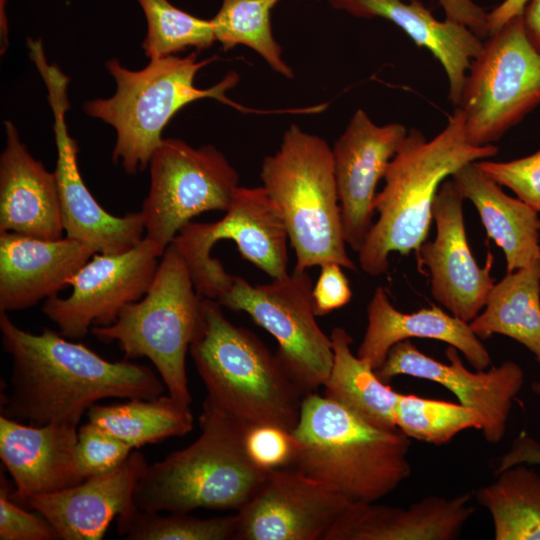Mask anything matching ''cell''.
I'll return each mask as SVG.
<instances>
[{"label":"cell","instance_id":"cell-1","mask_svg":"<svg viewBox=\"0 0 540 540\" xmlns=\"http://www.w3.org/2000/svg\"><path fill=\"white\" fill-rule=\"evenodd\" d=\"M0 332L12 362L9 390L1 395V415L7 418L78 427L100 400L152 399L166 390L146 365L106 360L48 328L38 334L25 331L5 312H0Z\"/></svg>","mask_w":540,"mask_h":540},{"label":"cell","instance_id":"cell-2","mask_svg":"<svg viewBox=\"0 0 540 540\" xmlns=\"http://www.w3.org/2000/svg\"><path fill=\"white\" fill-rule=\"evenodd\" d=\"M497 153L494 144L477 146L469 141L459 107L432 139L417 129L408 130L388 165L384 187L375 196L378 219L358 251L361 269L379 276L389 269L391 253L416 252L428 236L441 184L464 165Z\"/></svg>","mask_w":540,"mask_h":540},{"label":"cell","instance_id":"cell-3","mask_svg":"<svg viewBox=\"0 0 540 540\" xmlns=\"http://www.w3.org/2000/svg\"><path fill=\"white\" fill-rule=\"evenodd\" d=\"M292 435L289 467L351 502H376L411 474L409 437L398 428L374 426L316 392L303 397Z\"/></svg>","mask_w":540,"mask_h":540},{"label":"cell","instance_id":"cell-4","mask_svg":"<svg viewBox=\"0 0 540 540\" xmlns=\"http://www.w3.org/2000/svg\"><path fill=\"white\" fill-rule=\"evenodd\" d=\"M199 424L201 433L193 443L148 465L133 495L138 509L238 511L257 491L268 471L259 468L247 453L245 436L250 426L208 398Z\"/></svg>","mask_w":540,"mask_h":540},{"label":"cell","instance_id":"cell-5","mask_svg":"<svg viewBox=\"0 0 540 540\" xmlns=\"http://www.w3.org/2000/svg\"><path fill=\"white\" fill-rule=\"evenodd\" d=\"M222 308L217 300L203 298L201 323L189 348L206 398L245 425L292 431L303 393L276 353L229 321Z\"/></svg>","mask_w":540,"mask_h":540},{"label":"cell","instance_id":"cell-6","mask_svg":"<svg viewBox=\"0 0 540 540\" xmlns=\"http://www.w3.org/2000/svg\"><path fill=\"white\" fill-rule=\"evenodd\" d=\"M216 58L199 60L198 53L192 52L184 57L174 55L150 60L140 70L124 67L117 58L106 62L116 90L108 98L86 101L83 111L115 130L112 153L115 164L130 175L145 169L161 144L162 132L169 121L194 101L212 98L244 111V107L226 96L239 80L237 73H228L209 88L195 86L197 73Z\"/></svg>","mask_w":540,"mask_h":540},{"label":"cell","instance_id":"cell-7","mask_svg":"<svg viewBox=\"0 0 540 540\" xmlns=\"http://www.w3.org/2000/svg\"><path fill=\"white\" fill-rule=\"evenodd\" d=\"M260 178L285 222L293 271L326 262L356 271L346 249L332 148L323 138L291 124L279 149L264 158Z\"/></svg>","mask_w":540,"mask_h":540},{"label":"cell","instance_id":"cell-8","mask_svg":"<svg viewBox=\"0 0 540 540\" xmlns=\"http://www.w3.org/2000/svg\"><path fill=\"white\" fill-rule=\"evenodd\" d=\"M203 297L196 291L189 268L172 242L164 251L146 294L127 305L108 326H93L100 341H116L125 360L148 358L168 395L190 406L186 354L202 319Z\"/></svg>","mask_w":540,"mask_h":540},{"label":"cell","instance_id":"cell-9","mask_svg":"<svg viewBox=\"0 0 540 540\" xmlns=\"http://www.w3.org/2000/svg\"><path fill=\"white\" fill-rule=\"evenodd\" d=\"M540 104V53L522 14L488 36L468 70L459 107L468 139L494 144Z\"/></svg>","mask_w":540,"mask_h":540},{"label":"cell","instance_id":"cell-10","mask_svg":"<svg viewBox=\"0 0 540 540\" xmlns=\"http://www.w3.org/2000/svg\"><path fill=\"white\" fill-rule=\"evenodd\" d=\"M220 240H232L243 259L271 279L288 274L289 236L283 217L263 186H239L225 215L215 222H188L173 243L185 260L195 289L217 300L233 280L211 256Z\"/></svg>","mask_w":540,"mask_h":540},{"label":"cell","instance_id":"cell-11","mask_svg":"<svg viewBox=\"0 0 540 540\" xmlns=\"http://www.w3.org/2000/svg\"><path fill=\"white\" fill-rule=\"evenodd\" d=\"M312 288L307 271L258 285L234 275L217 299L224 308L248 314L275 338L276 355L304 396L324 385L333 364L330 335L317 323Z\"/></svg>","mask_w":540,"mask_h":540},{"label":"cell","instance_id":"cell-12","mask_svg":"<svg viewBox=\"0 0 540 540\" xmlns=\"http://www.w3.org/2000/svg\"><path fill=\"white\" fill-rule=\"evenodd\" d=\"M148 166L150 187L140 213L145 237L163 252L194 217L225 212L239 187L238 172L213 145L195 148L163 138Z\"/></svg>","mask_w":540,"mask_h":540},{"label":"cell","instance_id":"cell-13","mask_svg":"<svg viewBox=\"0 0 540 540\" xmlns=\"http://www.w3.org/2000/svg\"><path fill=\"white\" fill-rule=\"evenodd\" d=\"M27 47L47 88L53 114L57 148L54 173L66 237L88 245L95 253H120L134 247L145 237L141 213L132 212L120 217L110 214L96 201L82 179L77 141L69 134L66 123L70 108L69 77L58 66L48 63L41 40L29 38Z\"/></svg>","mask_w":540,"mask_h":540},{"label":"cell","instance_id":"cell-14","mask_svg":"<svg viewBox=\"0 0 540 540\" xmlns=\"http://www.w3.org/2000/svg\"><path fill=\"white\" fill-rule=\"evenodd\" d=\"M163 253L146 237L120 253H95L70 279L71 294L48 298L42 312L69 339L85 337L93 326L111 325L146 294Z\"/></svg>","mask_w":540,"mask_h":540},{"label":"cell","instance_id":"cell-15","mask_svg":"<svg viewBox=\"0 0 540 540\" xmlns=\"http://www.w3.org/2000/svg\"><path fill=\"white\" fill-rule=\"evenodd\" d=\"M350 502L293 468L269 470L236 513L235 540H324Z\"/></svg>","mask_w":540,"mask_h":540},{"label":"cell","instance_id":"cell-16","mask_svg":"<svg viewBox=\"0 0 540 540\" xmlns=\"http://www.w3.org/2000/svg\"><path fill=\"white\" fill-rule=\"evenodd\" d=\"M448 364L422 353L409 339L395 344L379 369L385 383L400 375L426 379L452 392L459 403L477 411L482 434L489 443H499L506 434L513 400L524 385V371L514 361H505L487 371L468 370L458 350L448 345Z\"/></svg>","mask_w":540,"mask_h":540},{"label":"cell","instance_id":"cell-17","mask_svg":"<svg viewBox=\"0 0 540 540\" xmlns=\"http://www.w3.org/2000/svg\"><path fill=\"white\" fill-rule=\"evenodd\" d=\"M464 197L453 179L440 186L433 204L436 236L416 251L419 268L430 274L431 292L455 317L470 323L484 308L494 285L490 275L493 257L484 267L475 260L466 236Z\"/></svg>","mask_w":540,"mask_h":540},{"label":"cell","instance_id":"cell-18","mask_svg":"<svg viewBox=\"0 0 540 540\" xmlns=\"http://www.w3.org/2000/svg\"><path fill=\"white\" fill-rule=\"evenodd\" d=\"M407 132L397 122L378 125L357 109L332 148L344 236L354 251L373 225L377 185Z\"/></svg>","mask_w":540,"mask_h":540},{"label":"cell","instance_id":"cell-19","mask_svg":"<svg viewBox=\"0 0 540 540\" xmlns=\"http://www.w3.org/2000/svg\"><path fill=\"white\" fill-rule=\"evenodd\" d=\"M148 465L144 455L133 450L108 472L30 497L24 504L48 520L61 540H100L111 522L134 504L135 487Z\"/></svg>","mask_w":540,"mask_h":540},{"label":"cell","instance_id":"cell-20","mask_svg":"<svg viewBox=\"0 0 540 540\" xmlns=\"http://www.w3.org/2000/svg\"><path fill=\"white\" fill-rule=\"evenodd\" d=\"M78 427L24 424L0 416V458L15 483L11 497L24 502L85 480L78 463Z\"/></svg>","mask_w":540,"mask_h":540},{"label":"cell","instance_id":"cell-21","mask_svg":"<svg viewBox=\"0 0 540 540\" xmlns=\"http://www.w3.org/2000/svg\"><path fill=\"white\" fill-rule=\"evenodd\" d=\"M94 254L66 236L51 240L0 233V312L24 310L57 295Z\"/></svg>","mask_w":540,"mask_h":540},{"label":"cell","instance_id":"cell-22","mask_svg":"<svg viewBox=\"0 0 540 540\" xmlns=\"http://www.w3.org/2000/svg\"><path fill=\"white\" fill-rule=\"evenodd\" d=\"M4 131L6 140L0 155V233L63 238L55 173L31 155L12 121L4 122Z\"/></svg>","mask_w":540,"mask_h":540},{"label":"cell","instance_id":"cell-23","mask_svg":"<svg viewBox=\"0 0 540 540\" xmlns=\"http://www.w3.org/2000/svg\"><path fill=\"white\" fill-rule=\"evenodd\" d=\"M471 494L430 495L408 508L350 502L324 540H455L475 508Z\"/></svg>","mask_w":540,"mask_h":540},{"label":"cell","instance_id":"cell-24","mask_svg":"<svg viewBox=\"0 0 540 540\" xmlns=\"http://www.w3.org/2000/svg\"><path fill=\"white\" fill-rule=\"evenodd\" d=\"M338 10L355 17L386 19L402 29L413 42L429 50L442 65L449 99L457 107L472 60L483 42L468 27L448 19L440 21L419 0H328Z\"/></svg>","mask_w":540,"mask_h":540},{"label":"cell","instance_id":"cell-25","mask_svg":"<svg viewBox=\"0 0 540 540\" xmlns=\"http://www.w3.org/2000/svg\"><path fill=\"white\" fill-rule=\"evenodd\" d=\"M410 338L434 339L451 345L476 370L491 365L487 348L469 323L436 306L403 313L393 306L383 287L376 288L367 306V327L357 356L377 370L395 344Z\"/></svg>","mask_w":540,"mask_h":540},{"label":"cell","instance_id":"cell-26","mask_svg":"<svg viewBox=\"0 0 540 540\" xmlns=\"http://www.w3.org/2000/svg\"><path fill=\"white\" fill-rule=\"evenodd\" d=\"M451 178L477 209L488 238L502 249L507 273L539 259L540 217L535 209L507 195L476 162L464 165Z\"/></svg>","mask_w":540,"mask_h":540},{"label":"cell","instance_id":"cell-27","mask_svg":"<svg viewBox=\"0 0 540 540\" xmlns=\"http://www.w3.org/2000/svg\"><path fill=\"white\" fill-rule=\"evenodd\" d=\"M469 326L480 339L499 334L516 340L540 364V260L494 284L483 311Z\"/></svg>","mask_w":540,"mask_h":540},{"label":"cell","instance_id":"cell-28","mask_svg":"<svg viewBox=\"0 0 540 540\" xmlns=\"http://www.w3.org/2000/svg\"><path fill=\"white\" fill-rule=\"evenodd\" d=\"M330 339L333 364L323 385L324 396L374 426L396 429L395 408L401 393L383 382L367 360L353 354V339L344 328H333Z\"/></svg>","mask_w":540,"mask_h":540},{"label":"cell","instance_id":"cell-29","mask_svg":"<svg viewBox=\"0 0 540 540\" xmlns=\"http://www.w3.org/2000/svg\"><path fill=\"white\" fill-rule=\"evenodd\" d=\"M87 416L89 422L133 449L186 435L194 423L190 406L178 403L168 394L110 405L97 403L88 410Z\"/></svg>","mask_w":540,"mask_h":540},{"label":"cell","instance_id":"cell-30","mask_svg":"<svg viewBox=\"0 0 540 540\" xmlns=\"http://www.w3.org/2000/svg\"><path fill=\"white\" fill-rule=\"evenodd\" d=\"M475 492L493 522L495 540H540V475L526 464L500 472Z\"/></svg>","mask_w":540,"mask_h":540},{"label":"cell","instance_id":"cell-31","mask_svg":"<svg viewBox=\"0 0 540 540\" xmlns=\"http://www.w3.org/2000/svg\"><path fill=\"white\" fill-rule=\"evenodd\" d=\"M280 0H222L217 14L210 19L214 36L223 50L238 45L258 53L281 76L291 79L293 69L282 58V49L275 40L271 12Z\"/></svg>","mask_w":540,"mask_h":540},{"label":"cell","instance_id":"cell-32","mask_svg":"<svg viewBox=\"0 0 540 540\" xmlns=\"http://www.w3.org/2000/svg\"><path fill=\"white\" fill-rule=\"evenodd\" d=\"M118 534L127 540H235L236 514L198 518L190 513L149 512L135 504L116 519Z\"/></svg>","mask_w":540,"mask_h":540},{"label":"cell","instance_id":"cell-33","mask_svg":"<svg viewBox=\"0 0 540 540\" xmlns=\"http://www.w3.org/2000/svg\"><path fill=\"white\" fill-rule=\"evenodd\" d=\"M136 1L146 18L142 48L149 60L174 56L187 48L200 51L216 42L210 19L195 17L168 0Z\"/></svg>","mask_w":540,"mask_h":540},{"label":"cell","instance_id":"cell-34","mask_svg":"<svg viewBox=\"0 0 540 540\" xmlns=\"http://www.w3.org/2000/svg\"><path fill=\"white\" fill-rule=\"evenodd\" d=\"M395 421L397 428L410 439L435 445L450 442L465 429L482 428L481 416L474 409L402 393L396 404Z\"/></svg>","mask_w":540,"mask_h":540},{"label":"cell","instance_id":"cell-35","mask_svg":"<svg viewBox=\"0 0 540 540\" xmlns=\"http://www.w3.org/2000/svg\"><path fill=\"white\" fill-rule=\"evenodd\" d=\"M132 451L128 444L89 421L78 428L76 453L85 479L116 468Z\"/></svg>","mask_w":540,"mask_h":540},{"label":"cell","instance_id":"cell-36","mask_svg":"<svg viewBox=\"0 0 540 540\" xmlns=\"http://www.w3.org/2000/svg\"><path fill=\"white\" fill-rule=\"evenodd\" d=\"M477 166L500 186L540 213V148L510 161H477Z\"/></svg>","mask_w":540,"mask_h":540},{"label":"cell","instance_id":"cell-37","mask_svg":"<svg viewBox=\"0 0 540 540\" xmlns=\"http://www.w3.org/2000/svg\"><path fill=\"white\" fill-rule=\"evenodd\" d=\"M245 446L250 459L265 471L289 467L295 454L292 431L270 424L250 426Z\"/></svg>","mask_w":540,"mask_h":540},{"label":"cell","instance_id":"cell-38","mask_svg":"<svg viewBox=\"0 0 540 540\" xmlns=\"http://www.w3.org/2000/svg\"><path fill=\"white\" fill-rule=\"evenodd\" d=\"M0 539L1 540H58L59 534L51 523L24 510L11 497L9 487L1 473L0 486Z\"/></svg>","mask_w":540,"mask_h":540},{"label":"cell","instance_id":"cell-39","mask_svg":"<svg viewBox=\"0 0 540 540\" xmlns=\"http://www.w3.org/2000/svg\"><path fill=\"white\" fill-rule=\"evenodd\" d=\"M321 270L312 288V299L317 316L326 315L348 304L352 298L349 281L342 266L335 262L320 265Z\"/></svg>","mask_w":540,"mask_h":540},{"label":"cell","instance_id":"cell-40","mask_svg":"<svg viewBox=\"0 0 540 540\" xmlns=\"http://www.w3.org/2000/svg\"><path fill=\"white\" fill-rule=\"evenodd\" d=\"M437 2L444 10L445 19L463 24L481 39L488 37V13L473 0H437Z\"/></svg>","mask_w":540,"mask_h":540},{"label":"cell","instance_id":"cell-41","mask_svg":"<svg viewBox=\"0 0 540 540\" xmlns=\"http://www.w3.org/2000/svg\"><path fill=\"white\" fill-rule=\"evenodd\" d=\"M532 391L540 397V382H533ZM518 464L540 465V443L522 432L512 443L508 452L497 461L495 473Z\"/></svg>","mask_w":540,"mask_h":540},{"label":"cell","instance_id":"cell-42","mask_svg":"<svg viewBox=\"0 0 540 540\" xmlns=\"http://www.w3.org/2000/svg\"><path fill=\"white\" fill-rule=\"evenodd\" d=\"M529 0H504L487 17L488 36L499 30L508 21L523 13Z\"/></svg>","mask_w":540,"mask_h":540},{"label":"cell","instance_id":"cell-43","mask_svg":"<svg viewBox=\"0 0 540 540\" xmlns=\"http://www.w3.org/2000/svg\"><path fill=\"white\" fill-rule=\"evenodd\" d=\"M526 36L540 53V0H529L522 13Z\"/></svg>","mask_w":540,"mask_h":540},{"label":"cell","instance_id":"cell-44","mask_svg":"<svg viewBox=\"0 0 540 540\" xmlns=\"http://www.w3.org/2000/svg\"><path fill=\"white\" fill-rule=\"evenodd\" d=\"M7 0H0V30L2 32L8 31L7 17L5 13V5Z\"/></svg>","mask_w":540,"mask_h":540},{"label":"cell","instance_id":"cell-45","mask_svg":"<svg viewBox=\"0 0 540 540\" xmlns=\"http://www.w3.org/2000/svg\"><path fill=\"white\" fill-rule=\"evenodd\" d=\"M539 260H540V255H539Z\"/></svg>","mask_w":540,"mask_h":540}]
</instances>
